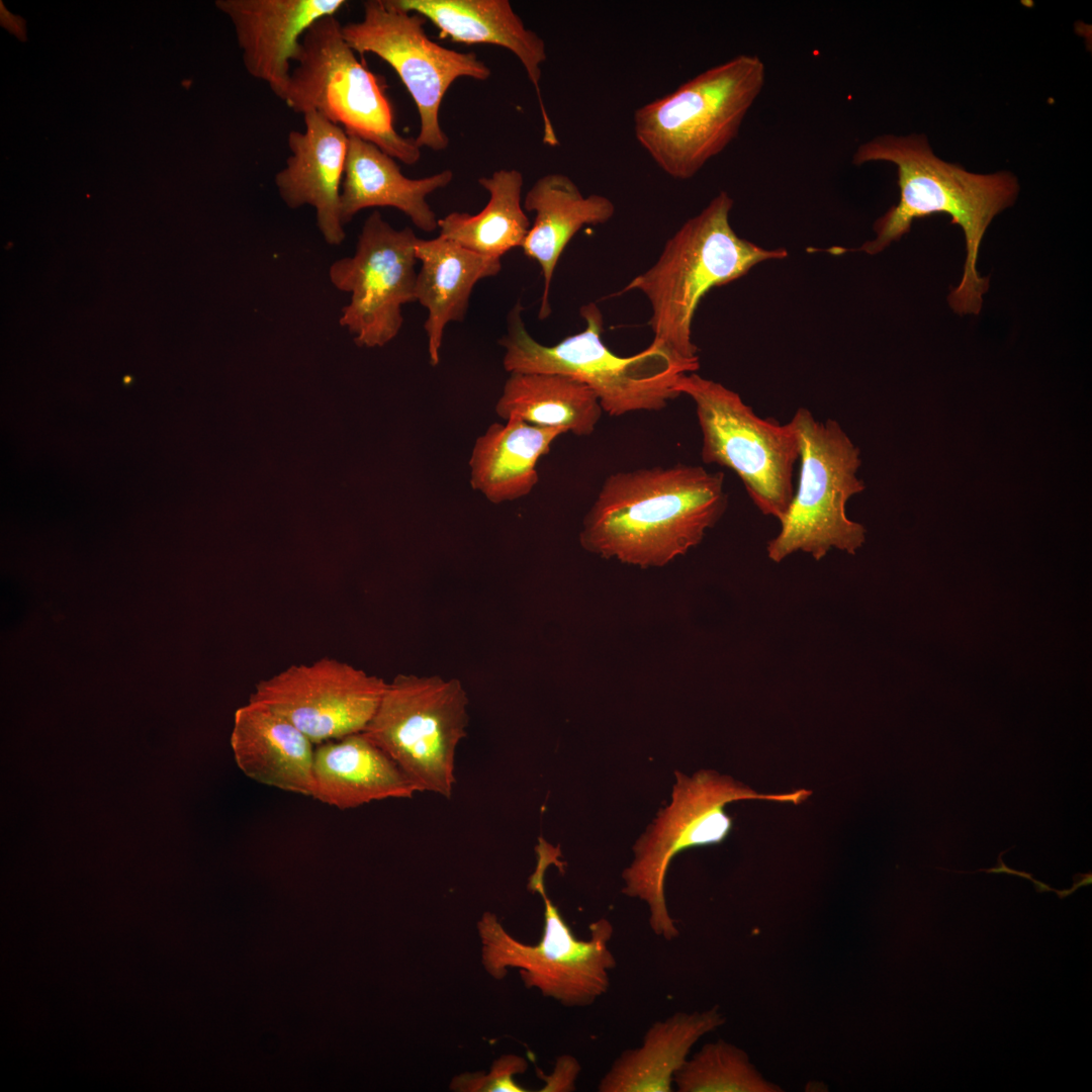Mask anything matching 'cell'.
I'll use <instances>...</instances> for the list:
<instances>
[{
	"label": "cell",
	"instance_id": "obj_13",
	"mask_svg": "<svg viewBox=\"0 0 1092 1092\" xmlns=\"http://www.w3.org/2000/svg\"><path fill=\"white\" fill-rule=\"evenodd\" d=\"M418 237L410 228L393 229L379 211L365 220L353 256L334 262L332 284L351 294L339 323L360 347H382L399 333L401 306L417 301Z\"/></svg>",
	"mask_w": 1092,
	"mask_h": 1092
},
{
	"label": "cell",
	"instance_id": "obj_5",
	"mask_svg": "<svg viewBox=\"0 0 1092 1092\" xmlns=\"http://www.w3.org/2000/svg\"><path fill=\"white\" fill-rule=\"evenodd\" d=\"M518 301L508 313L507 332L499 339L507 372L554 373L577 379L597 395L603 412L620 417L635 412H659L679 396L675 384L688 371L665 352L649 345L622 357L602 340L603 314L595 303L580 307L583 331L546 346L527 331Z\"/></svg>",
	"mask_w": 1092,
	"mask_h": 1092
},
{
	"label": "cell",
	"instance_id": "obj_22",
	"mask_svg": "<svg viewBox=\"0 0 1092 1092\" xmlns=\"http://www.w3.org/2000/svg\"><path fill=\"white\" fill-rule=\"evenodd\" d=\"M416 257L422 263L417 275L416 298L428 310L424 329L431 365L440 361L446 326L462 322L474 285L495 276L500 259L479 255L442 236L418 239Z\"/></svg>",
	"mask_w": 1092,
	"mask_h": 1092
},
{
	"label": "cell",
	"instance_id": "obj_15",
	"mask_svg": "<svg viewBox=\"0 0 1092 1092\" xmlns=\"http://www.w3.org/2000/svg\"><path fill=\"white\" fill-rule=\"evenodd\" d=\"M303 115L305 129L289 132L291 155L276 174L275 185L289 208L314 207L325 241L340 245L346 237L341 220V189L349 135L315 111Z\"/></svg>",
	"mask_w": 1092,
	"mask_h": 1092
},
{
	"label": "cell",
	"instance_id": "obj_25",
	"mask_svg": "<svg viewBox=\"0 0 1092 1092\" xmlns=\"http://www.w3.org/2000/svg\"><path fill=\"white\" fill-rule=\"evenodd\" d=\"M504 419L564 429L578 437L590 436L603 414L596 393L583 382L554 373L513 372L495 404Z\"/></svg>",
	"mask_w": 1092,
	"mask_h": 1092
},
{
	"label": "cell",
	"instance_id": "obj_7",
	"mask_svg": "<svg viewBox=\"0 0 1092 1092\" xmlns=\"http://www.w3.org/2000/svg\"><path fill=\"white\" fill-rule=\"evenodd\" d=\"M791 422L800 443L799 479L781 530L767 544V556L781 562L798 551L816 560L831 549L854 554L866 530L847 517L846 504L864 489L857 477L859 449L835 420L817 421L805 407Z\"/></svg>",
	"mask_w": 1092,
	"mask_h": 1092
},
{
	"label": "cell",
	"instance_id": "obj_12",
	"mask_svg": "<svg viewBox=\"0 0 1092 1092\" xmlns=\"http://www.w3.org/2000/svg\"><path fill=\"white\" fill-rule=\"evenodd\" d=\"M363 10L360 21L343 25L346 41L356 53L378 56L397 73L418 108L417 145L445 150L449 139L441 128L439 110L447 90L461 77L488 79L489 67L474 53L433 41L424 29L427 19L400 9L393 0H367Z\"/></svg>",
	"mask_w": 1092,
	"mask_h": 1092
},
{
	"label": "cell",
	"instance_id": "obj_20",
	"mask_svg": "<svg viewBox=\"0 0 1092 1092\" xmlns=\"http://www.w3.org/2000/svg\"><path fill=\"white\" fill-rule=\"evenodd\" d=\"M523 207L535 212L521 248L541 269L543 292L538 317L543 321L551 313L550 287L563 250L582 226L608 222L616 207L606 196H584L568 176L560 173L540 177L526 193Z\"/></svg>",
	"mask_w": 1092,
	"mask_h": 1092
},
{
	"label": "cell",
	"instance_id": "obj_6",
	"mask_svg": "<svg viewBox=\"0 0 1092 1092\" xmlns=\"http://www.w3.org/2000/svg\"><path fill=\"white\" fill-rule=\"evenodd\" d=\"M537 851L538 862L529 888L544 901L540 941L532 945L517 940L495 914L486 911L477 922L481 962L496 980L505 978L508 968H516L527 988L538 989L566 1007H586L609 990L610 972L617 965L610 949L614 928L608 919L601 918L589 925L587 940L577 939L544 887V872L559 852L545 842L538 845Z\"/></svg>",
	"mask_w": 1092,
	"mask_h": 1092
},
{
	"label": "cell",
	"instance_id": "obj_29",
	"mask_svg": "<svg viewBox=\"0 0 1092 1092\" xmlns=\"http://www.w3.org/2000/svg\"><path fill=\"white\" fill-rule=\"evenodd\" d=\"M1012 848H1014V846L1010 847L1007 850H1003L1002 852H1000L998 854V857H997V863L993 868L980 869V870H977L976 872H962V871H960V872L959 871H951V872L960 873V874H975V873H978V872H984V873H988V874H1008V875H1012V876H1018V877H1021V878H1024V879H1027V880L1031 881L1033 883V886H1034L1037 893L1055 892L1060 899H1064V898L1072 895L1077 889H1079V888H1081L1083 886H1088L1092 882L1091 873L1077 874L1074 877V885H1073L1072 888L1066 889V890L1053 889L1049 885L1033 879L1032 875L1029 874V873H1026L1024 871H1017V870H1014V869H1011V868L1007 867L1005 864V862L1003 861V859H1002V855L1004 853H1006L1007 851H1009L1010 849H1012Z\"/></svg>",
	"mask_w": 1092,
	"mask_h": 1092
},
{
	"label": "cell",
	"instance_id": "obj_17",
	"mask_svg": "<svg viewBox=\"0 0 1092 1092\" xmlns=\"http://www.w3.org/2000/svg\"><path fill=\"white\" fill-rule=\"evenodd\" d=\"M402 10L430 20L444 36L463 43H487L511 51L523 65L538 97L543 142L557 146L541 89V66L547 59L541 36L529 29L508 0H393Z\"/></svg>",
	"mask_w": 1092,
	"mask_h": 1092
},
{
	"label": "cell",
	"instance_id": "obj_8",
	"mask_svg": "<svg viewBox=\"0 0 1092 1092\" xmlns=\"http://www.w3.org/2000/svg\"><path fill=\"white\" fill-rule=\"evenodd\" d=\"M342 27L335 16H325L306 29L281 99L295 112L315 111L348 134L376 145L406 165L416 164L421 148L394 128L384 87L358 60Z\"/></svg>",
	"mask_w": 1092,
	"mask_h": 1092
},
{
	"label": "cell",
	"instance_id": "obj_24",
	"mask_svg": "<svg viewBox=\"0 0 1092 1092\" xmlns=\"http://www.w3.org/2000/svg\"><path fill=\"white\" fill-rule=\"evenodd\" d=\"M565 433L564 429L538 427L515 418L506 424H491L471 450V487L495 505L528 495L539 480V459Z\"/></svg>",
	"mask_w": 1092,
	"mask_h": 1092
},
{
	"label": "cell",
	"instance_id": "obj_1",
	"mask_svg": "<svg viewBox=\"0 0 1092 1092\" xmlns=\"http://www.w3.org/2000/svg\"><path fill=\"white\" fill-rule=\"evenodd\" d=\"M889 162L897 167L899 201L874 223L876 238L858 249L831 248L832 254L860 251L876 255L910 232L915 219L943 213L961 226L966 261L960 284L947 300L961 315L979 314L989 278L977 271L979 249L993 218L1012 206L1019 192L1015 175L1007 171L978 174L945 162L932 151L923 133L882 134L856 149L852 164Z\"/></svg>",
	"mask_w": 1092,
	"mask_h": 1092
},
{
	"label": "cell",
	"instance_id": "obj_11",
	"mask_svg": "<svg viewBox=\"0 0 1092 1092\" xmlns=\"http://www.w3.org/2000/svg\"><path fill=\"white\" fill-rule=\"evenodd\" d=\"M467 707L457 678L397 674L362 733L393 759L417 792L450 798Z\"/></svg>",
	"mask_w": 1092,
	"mask_h": 1092
},
{
	"label": "cell",
	"instance_id": "obj_27",
	"mask_svg": "<svg viewBox=\"0 0 1092 1092\" xmlns=\"http://www.w3.org/2000/svg\"><path fill=\"white\" fill-rule=\"evenodd\" d=\"M679 1092H778L741 1049L723 1039L705 1044L675 1073Z\"/></svg>",
	"mask_w": 1092,
	"mask_h": 1092
},
{
	"label": "cell",
	"instance_id": "obj_26",
	"mask_svg": "<svg viewBox=\"0 0 1092 1092\" xmlns=\"http://www.w3.org/2000/svg\"><path fill=\"white\" fill-rule=\"evenodd\" d=\"M478 183L489 200L476 214L451 212L439 218V236L482 256L500 259L510 250L522 247L531 228L522 204L523 175L502 169Z\"/></svg>",
	"mask_w": 1092,
	"mask_h": 1092
},
{
	"label": "cell",
	"instance_id": "obj_9",
	"mask_svg": "<svg viewBox=\"0 0 1092 1092\" xmlns=\"http://www.w3.org/2000/svg\"><path fill=\"white\" fill-rule=\"evenodd\" d=\"M675 390L695 403L703 462L734 471L756 508L781 521L794 495L800 457L792 422L758 417L737 392L695 372L680 375Z\"/></svg>",
	"mask_w": 1092,
	"mask_h": 1092
},
{
	"label": "cell",
	"instance_id": "obj_2",
	"mask_svg": "<svg viewBox=\"0 0 1092 1092\" xmlns=\"http://www.w3.org/2000/svg\"><path fill=\"white\" fill-rule=\"evenodd\" d=\"M727 505L721 471L676 463L616 472L585 514L579 542L603 558L664 566L697 546Z\"/></svg>",
	"mask_w": 1092,
	"mask_h": 1092
},
{
	"label": "cell",
	"instance_id": "obj_16",
	"mask_svg": "<svg viewBox=\"0 0 1092 1092\" xmlns=\"http://www.w3.org/2000/svg\"><path fill=\"white\" fill-rule=\"evenodd\" d=\"M344 0H225L218 6L232 19L248 73L266 82L280 99L300 39L317 19L335 14Z\"/></svg>",
	"mask_w": 1092,
	"mask_h": 1092
},
{
	"label": "cell",
	"instance_id": "obj_4",
	"mask_svg": "<svg viewBox=\"0 0 1092 1092\" xmlns=\"http://www.w3.org/2000/svg\"><path fill=\"white\" fill-rule=\"evenodd\" d=\"M764 83L763 61L738 55L637 108L636 140L668 176L690 179L736 139Z\"/></svg>",
	"mask_w": 1092,
	"mask_h": 1092
},
{
	"label": "cell",
	"instance_id": "obj_23",
	"mask_svg": "<svg viewBox=\"0 0 1092 1092\" xmlns=\"http://www.w3.org/2000/svg\"><path fill=\"white\" fill-rule=\"evenodd\" d=\"M725 1022L717 1006L702 1012H676L654 1022L640 1046L625 1050L598 1085L600 1092H670L673 1077L694 1044Z\"/></svg>",
	"mask_w": 1092,
	"mask_h": 1092
},
{
	"label": "cell",
	"instance_id": "obj_14",
	"mask_svg": "<svg viewBox=\"0 0 1092 1092\" xmlns=\"http://www.w3.org/2000/svg\"><path fill=\"white\" fill-rule=\"evenodd\" d=\"M386 686L378 676L324 657L260 680L249 702L280 715L317 745L362 732Z\"/></svg>",
	"mask_w": 1092,
	"mask_h": 1092
},
{
	"label": "cell",
	"instance_id": "obj_21",
	"mask_svg": "<svg viewBox=\"0 0 1092 1092\" xmlns=\"http://www.w3.org/2000/svg\"><path fill=\"white\" fill-rule=\"evenodd\" d=\"M312 781L311 797L341 810L417 793L393 759L362 732L314 746Z\"/></svg>",
	"mask_w": 1092,
	"mask_h": 1092
},
{
	"label": "cell",
	"instance_id": "obj_3",
	"mask_svg": "<svg viewBox=\"0 0 1092 1092\" xmlns=\"http://www.w3.org/2000/svg\"><path fill=\"white\" fill-rule=\"evenodd\" d=\"M732 207V197L719 192L674 233L654 265L620 292L639 290L647 297L652 310L650 345L688 373L700 367L692 324L708 291L739 279L761 262L788 257L784 248L765 249L738 237L729 220Z\"/></svg>",
	"mask_w": 1092,
	"mask_h": 1092
},
{
	"label": "cell",
	"instance_id": "obj_18",
	"mask_svg": "<svg viewBox=\"0 0 1092 1092\" xmlns=\"http://www.w3.org/2000/svg\"><path fill=\"white\" fill-rule=\"evenodd\" d=\"M349 135L341 189V220L345 225L368 207H393L403 212L420 230H438L436 213L426 198L446 187L453 179L444 170L421 179L405 177L394 158L376 145Z\"/></svg>",
	"mask_w": 1092,
	"mask_h": 1092
},
{
	"label": "cell",
	"instance_id": "obj_28",
	"mask_svg": "<svg viewBox=\"0 0 1092 1092\" xmlns=\"http://www.w3.org/2000/svg\"><path fill=\"white\" fill-rule=\"evenodd\" d=\"M528 1067L527 1061L516 1055H505L498 1058L488 1074L465 1073L455 1077L450 1088L455 1091H527L513 1079L516 1074H522Z\"/></svg>",
	"mask_w": 1092,
	"mask_h": 1092
},
{
	"label": "cell",
	"instance_id": "obj_10",
	"mask_svg": "<svg viewBox=\"0 0 1092 1092\" xmlns=\"http://www.w3.org/2000/svg\"><path fill=\"white\" fill-rule=\"evenodd\" d=\"M675 776L671 803L639 839L635 858L623 872V892L648 905L653 933L667 941L679 935L665 902V876L671 859L688 848L722 842L732 829V819L725 813L729 803L766 800L800 804L811 796L805 789L761 794L714 770H700L692 777L676 771Z\"/></svg>",
	"mask_w": 1092,
	"mask_h": 1092
},
{
	"label": "cell",
	"instance_id": "obj_19",
	"mask_svg": "<svg viewBox=\"0 0 1092 1092\" xmlns=\"http://www.w3.org/2000/svg\"><path fill=\"white\" fill-rule=\"evenodd\" d=\"M231 746L249 779L311 797L314 744L280 715L252 702L238 708Z\"/></svg>",
	"mask_w": 1092,
	"mask_h": 1092
},
{
	"label": "cell",
	"instance_id": "obj_30",
	"mask_svg": "<svg viewBox=\"0 0 1092 1092\" xmlns=\"http://www.w3.org/2000/svg\"><path fill=\"white\" fill-rule=\"evenodd\" d=\"M552 1076L548 1077L547 1085L542 1091H572L575 1089V1079L580 1071V1066L575 1059L564 1056L558 1059Z\"/></svg>",
	"mask_w": 1092,
	"mask_h": 1092
}]
</instances>
